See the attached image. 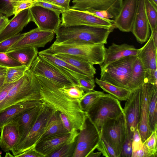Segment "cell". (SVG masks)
Masks as SVG:
<instances>
[{
  "instance_id": "47",
  "label": "cell",
  "mask_w": 157,
  "mask_h": 157,
  "mask_svg": "<svg viewBox=\"0 0 157 157\" xmlns=\"http://www.w3.org/2000/svg\"><path fill=\"white\" fill-rule=\"evenodd\" d=\"M143 143L142 142L138 126L134 132L132 142V152L140 149L142 147Z\"/></svg>"
},
{
  "instance_id": "50",
  "label": "cell",
  "mask_w": 157,
  "mask_h": 157,
  "mask_svg": "<svg viewBox=\"0 0 157 157\" xmlns=\"http://www.w3.org/2000/svg\"><path fill=\"white\" fill-rule=\"evenodd\" d=\"M85 12L101 18L114 20L113 17L106 11L91 10L84 11Z\"/></svg>"
},
{
  "instance_id": "18",
  "label": "cell",
  "mask_w": 157,
  "mask_h": 157,
  "mask_svg": "<svg viewBox=\"0 0 157 157\" xmlns=\"http://www.w3.org/2000/svg\"><path fill=\"white\" fill-rule=\"evenodd\" d=\"M30 70L36 76L45 78L62 85L69 86L73 85L59 71L42 60L38 56L33 62Z\"/></svg>"
},
{
  "instance_id": "10",
  "label": "cell",
  "mask_w": 157,
  "mask_h": 157,
  "mask_svg": "<svg viewBox=\"0 0 157 157\" xmlns=\"http://www.w3.org/2000/svg\"><path fill=\"white\" fill-rule=\"evenodd\" d=\"M61 26L86 25L110 28L113 20L101 18L84 11L69 8L61 14Z\"/></svg>"
},
{
  "instance_id": "12",
  "label": "cell",
  "mask_w": 157,
  "mask_h": 157,
  "mask_svg": "<svg viewBox=\"0 0 157 157\" xmlns=\"http://www.w3.org/2000/svg\"><path fill=\"white\" fill-rule=\"evenodd\" d=\"M31 21L40 30L55 33L61 26L60 15L55 12L39 6L29 9Z\"/></svg>"
},
{
  "instance_id": "44",
  "label": "cell",
  "mask_w": 157,
  "mask_h": 157,
  "mask_svg": "<svg viewBox=\"0 0 157 157\" xmlns=\"http://www.w3.org/2000/svg\"><path fill=\"white\" fill-rule=\"evenodd\" d=\"M132 140L128 135L127 126L125 140L119 157H132Z\"/></svg>"
},
{
  "instance_id": "57",
  "label": "cell",
  "mask_w": 157,
  "mask_h": 157,
  "mask_svg": "<svg viewBox=\"0 0 157 157\" xmlns=\"http://www.w3.org/2000/svg\"><path fill=\"white\" fill-rule=\"evenodd\" d=\"M101 152H94V151L90 153L87 157H99L101 155Z\"/></svg>"
},
{
  "instance_id": "33",
  "label": "cell",
  "mask_w": 157,
  "mask_h": 157,
  "mask_svg": "<svg viewBox=\"0 0 157 157\" xmlns=\"http://www.w3.org/2000/svg\"><path fill=\"white\" fill-rule=\"evenodd\" d=\"M105 94L102 91L94 90L86 92L83 96L78 100L79 106L81 109L86 112L101 97Z\"/></svg>"
},
{
  "instance_id": "38",
  "label": "cell",
  "mask_w": 157,
  "mask_h": 157,
  "mask_svg": "<svg viewBox=\"0 0 157 157\" xmlns=\"http://www.w3.org/2000/svg\"><path fill=\"white\" fill-rule=\"evenodd\" d=\"M36 0H12L13 14L16 15L20 12L35 6Z\"/></svg>"
},
{
  "instance_id": "55",
  "label": "cell",
  "mask_w": 157,
  "mask_h": 157,
  "mask_svg": "<svg viewBox=\"0 0 157 157\" xmlns=\"http://www.w3.org/2000/svg\"><path fill=\"white\" fill-rule=\"evenodd\" d=\"M151 33L153 36L154 43L156 48H157V29L153 31H151Z\"/></svg>"
},
{
  "instance_id": "5",
  "label": "cell",
  "mask_w": 157,
  "mask_h": 157,
  "mask_svg": "<svg viewBox=\"0 0 157 157\" xmlns=\"http://www.w3.org/2000/svg\"><path fill=\"white\" fill-rule=\"evenodd\" d=\"M104 44L61 45L53 44L48 48L40 51L52 55L64 53L82 57L93 65L100 64L104 58Z\"/></svg>"
},
{
  "instance_id": "48",
  "label": "cell",
  "mask_w": 157,
  "mask_h": 157,
  "mask_svg": "<svg viewBox=\"0 0 157 157\" xmlns=\"http://www.w3.org/2000/svg\"><path fill=\"white\" fill-rule=\"evenodd\" d=\"M18 80L12 82L4 83L0 90V103L6 97L10 89L17 83Z\"/></svg>"
},
{
  "instance_id": "54",
  "label": "cell",
  "mask_w": 157,
  "mask_h": 157,
  "mask_svg": "<svg viewBox=\"0 0 157 157\" xmlns=\"http://www.w3.org/2000/svg\"><path fill=\"white\" fill-rule=\"evenodd\" d=\"M10 21L8 18L5 16L0 14V33L4 29Z\"/></svg>"
},
{
  "instance_id": "23",
  "label": "cell",
  "mask_w": 157,
  "mask_h": 157,
  "mask_svg": "<svg viewBox=\"0 0 157 157\" xmlns=\"http://www.w3.org/2000/svg\"><path fill=\"white\" fill-rule=\"evenodd\" d=\"M139 50V48H136L132 45L126 44L118 45L113 43L108 48H105L104 59L99 64L100 68L123 57L137 56Z\"/></svg>"
},
{
  "instance_id": "37",
  "label": "cell",
  "mask_w": 157,
  "mask_h": 157,
  "mask_svg": "<svg viewBox=\"0 0 157 157\" xmlns=\"http://www.w3.org/2000/svg\"><path fill=\"white\" fill-rule=\"evenodd\" d=\"M77 140L74 142L67 143L49 155L47 157H73Z\"/></svg>"
},
{
  "instance_id": "4",
  "label": "cell",
  "mask_w": 157,
  "mask_h": 157,
  "mask_svg": "<svg viewBox=\"0 0 157 157\" xmlns=\"http://www.w3.org/2000/svg\"><path fill=\"white\" fill-rule=\"evenodd\" d=\"M87 116L100 131L108 119L115 118L123 113L117 99L109 94L100 98L86 112Z\"/></svg>"
},
{
  "instance_id": "15",
  "label": "cell",
  "mask_w": 157,
  "mask_h": 157,
  "mask_svg": "<svg viewBox=\"0 0 157 157\" xmlns=\"http://www.w3.org/2000/svg\"><path fill=\"white\" fill-rule=\"evenodd\" d=\"M156 85L144 83L141 86L140 116L138 127L143 143L152 133L148 123V106L151 94Z\"/></svg>"
},
{
  "instance_id": "31",
  "label": "cell",
  "mask_w": 157,
  "mask_h": 157,
  "mask_svg": "<svg viewBox=\"0 0 157 157\" xmlns=\"http://www.w3.org/2000/svg\"><path fill=\"white\" fill-rule=\"evenodd\" d=\"M95 82L104 91L120 101H126L130 91L126 88L115 86L97 78H96Z\"/></svg>"
},
{
  "instance_id": "20",
  "label": "cell",
  "mask_w": 157,
  "mask_h": 157,
  "mask_svg": "<svg viewBox=\"0 0 157 157\" xmlns=\"http://www.w3.org/2000/svg\"><path fill=\"white\" fill-rule=\"evenodd\" d=\"M137 56L146 70L145 78L157 71V48L151 33L146 44L139 48Z\"/></svg>"
},
{
  "instance_id": "36",
  "label": "cell",
  "mask_w": 157,
  "mask_h": 157,
  "mask_svg": "<svg viewBox=\"0 0 157 157\" xmlns=\"http://www.w3.org/2000/svg\"><path fill=\"white\" fill-rule=\"evenodd\" d=\"M146 14L151 31L157 29V6L150 0H145Z\"/></svg>"
},
{
  "instance_id": "24",
  "label": "cell",
  "mask_w": 157,
  "mask_h": 157,
  "mask_svg": "<svg viewBox=\"0 0 157 157\" xmlns=\"http://www.w3.org/2000/svg\"><path fill=\"white\" fill-rule=\"evenodd\" d=\"M18 128V122L13 120L1 127L0 146L4 151H10L18 143L20 138Z\"/></svg>"
},
{
  "instance_id": "3",
  "label": "cell",
  "mask_w": 157,
  "mask_h": 157,
  "mask_svg": "<svg viewBox=\"0 0 157 157\" xmlns=\"http://www.w3.org/2000/svg\"><path fill=\"white\" fill-rule=\"evenodd\" d=\"M41 99L39 80L29 69L18 80L6 97L0 103V111L22 101H41Z\"/></svg>"
},
{
  "instance_id": "26",
  "label": "cell",
  "mask_w": 157,
  "mask_h": 157,
  "mask_svg": "<svg viewBox=\"0 0 157 157\" xmlns=\"http://www.w3.org/2000/svg\"><path fill=\"white\" fill-rule=\"evenodd\" d=\"M43 104L40 100L24 101L12 105L0 111V132L4 124L12 120L19 113Z\"/></svg>"
},
{
  "instance_id": "14",
  "label": "cell",
  "mask_w": 157,
  "mask_h": 157,
  "mask_svg": "<svg viewBox=\"0 0 157 157\" xmlns=\"http://www.w3.org/2000/svg\"><path fill=\"white\" fill-rule=\"evenodd\" d=\"M55 33L40 30L38 27L24 33L23 36L8 51L28 47H44L53 39Z\"/></svg>"
},
{
  "instance_id": "32",
  "label": "cell",
  "mask_w": 157,
  "mask_h": 157,
  "mask_svg": "<svg viewBox=\"0 0 157 157\" xmlns=\"http://www.w3.org/2000/svg\"><path fill=\"white\" fill-rule=\"evenodd\" d=\"M157 85L151 94L148 106V123L151 132L157 129Z\"/></svg>"
},
{
  "instance_id": "51",
  "label": "cell",
  "mask_w": 157,
  "mask_h": 157,
  "mask_svg": "<svg viewBox=\"0 0 157 157\" xmlns=\"http://www.w3.org/2000/svg\"><path fill=\"white\" fill-rule=\"evenodd\" d=\"M132 157H151L147 147L143 144L140 150L132 153Z\"/></svg>"
},
{
  "instance_id": "46",
  "label": "cell",
  "mask_w": 157,
  "mask_h": 157,
  "mask_svg": "<svg viewBox=\"0 0 157 157\" xmlns=\"http://www.w3.org/2000/svg\"><path fill=\"white\" fill-rule=\"evenodd\" d=\"M94 78L86 79L81 78L78 80V86L85 92H87L94 90L95 86Z\"/></svg>"
},
{
  "instance_id": "11",
  "label": "cell",
  "mask_w": 157,
  "mask_h": 157,
  "mask_svg": "<svg viewBox=\"0 0 157 157\" xmlns=\"http://www.w3.org/2000/svg\"><path fill=\"white\" fill-rule=\"evenodd\" d=\"M141 100V86L130 91L123 109L128 134L132 140L139 121Z\"/></svg>"
},
{
  "instance_id": "21",
  "label": "cell",
  "mask_w": 157,
  "mask_h": 157,
  "mask_svg": "<svg viewBox=\"0 0 157 157\" xmlns=\"http://www.w3.org/2000/svg\"><path fill=\"white\" fill-rule=\"evenodd\" d=\"M43 104L21 112L12 119L17 121L19 124L20 138L18 142L16 145L22 141L29 134L36 121Z\"/></svg>"
},
{
  "instance_id": "43",
  "label": "cell",
  "mask_w": 157,
  "mask_h": 157,
  "mask_svg": "<svg viewBox=\"0 0 157 157\" xmlns=\"http://www.w3.org/2000/svg\"><path fill=\"white\" fill-rule=\"evenodd\" d=\"M24 33L19 34L0 42V52L6 53L10 48L23 36Z\"/></svg>"
},
{
  "instance_id": "30",
  "label": "cell",
  "mask_w": 157,
  "mask_h": 157,
  "mask_svg": "<svg viewBox=\"0 0 157 157\" xmlns=\"http://www.w3.org/2000/svg\"><path fill=\"white\" fill-rule=\"evenodd\" d=\"M67 132L61 122L59 112L53 109L45 132L40 139L64 134Z\"/></svg>"
},
{
  "instance_id": "35",
  "label": "cell",
  "mask_w": 157,
  "mask_h": 157,
  "mask_svg": "<svg viewBox=\"0 0 157 157\" xmlns=\"http://www.w3.org/2000/svg\"><path fill=\"white\" fill-rule=\"evenodd\" d=\"M59 88L68 98L74 100H79L85 93L84 91L78 85L66 86L59 84Z\"/></svg>"
},
{
  "instance_id": "13",
  "label": "cell",
  "mask_w": 157,
  "mask_h": 157,
  "mask_svg": "<svg viewBox=\"0 0 157 157\" xmlns=\"http://www.w3.org/2000/svg\"><path fill=\"white\" fill-rule=\"evenodd\" d=\"M123 0H73L72 9L82 11H106L114 19L118 15Z\"/></svg>"
},
{
  "instance_id": "7",
  "label": "cell",
  "mask_w": 157,
  "mask_h": 157,
  "mask_svg": "<svg viewBox=\"0 0 157 157\" xmlns=\"http://www.w3.org/2000/svg\"><path fill=\"white\" fill-rule=\"evenodd\" d=\"M53 109L48 105L43 104L36 121L27 137L10 150L14 156L34 147L45 132Z\"/></svg>"
},
{
  "instance_id": "34",
  "label": "cell",
  "mask_w": 157,
  "mask_h": 157,
  "mask_svg": "<svg viewBox=\"0 0 157 157\" xmlns=\"http://www.w3.org/2000/svg\"><path fill=\"white\" fill-rule=\"evenodd\" d=\"M29 69L25 65L7 68L5 83H10L18 80Z\"/></svg>"
},
{
  "instance_id": "39",
  "label": "cell",
  "mask_w": 157,
  "mask_h": 157,
  "mask_svg": "<svg viewBox=\"0 0 157 157\" xmlns=\"http://www.w3.org/2000/svg\"><path fill=\"white\" fill-rule=\"evenodd\" d=\"M97 148L106 157H117L112 147L103 138L101 137Z\"/></svg>"
},
{
  "instance_id": "40",
  "label": "cell",
  "mask_w": 157,
  "mask_h": 157,
  "mask_svg": "<svg viewBox=\"0 0 157 157\" xmlns=\"http://www.w3.org/2000/svg\"><path fill=\"white\" fill-rule=\"evenodd\" d=\"M157 129L152 132L143 143V144L145 145L148 148L151 157H157Z\"/></svg>"
},
{
  "instance_id": "6",
  "label": "cell",
  "mask_w": 157,
  "mask_h": 157,
  "mask_svg": "<svg viewBox=\"0 0 157 157\" xmlns=\"http://www.w3.org/2000/svg\"><path fill=\"white\" fill-rule=\"evenodd\" d=\"M137 56H126L101 68L100 79L127 89L133 63Z\"/></svg>"
},
{
  "instance_id": "28",
  "label": "cell",
  "mask_w": 157,
  "mask_h": 157,
  "mask_svg": "<svg viewBox=\"0 0 157 157\" xmlns=\"http://www.w3.org/2000/svg\"><path fill=\"white\" fill-rule=\"evenodd\" d=\"M37 48L28 47L7 51L6 53L30 69L32 64L38 56Z\"/></svg>"
},
{
  "instance_id": "9",
  "label": "cell",
  "mask_w": 157,
  "mask_h": 157,
  "mask_svg": "<svg viewBox=\"0 0 157 157\" xmlns=\"http://www.w3.org/2000/svg\"><path fill=\"white\" fill-rule=\"evenodd\" d=\"M79 131L73 157H87L97 148L101 138L100 132L87 116Z\"/></svg>"
},
{
  "instance_id": "42",
  "label": "cell",
  "mask_w": 157,
  "mask_h": 157,
  "mask_svg": "<svg viewBox=\"0 0 157 157\" xmlns=\"http://www.w3.org/2000/svg\"><path fill=\"white\" fill-rule=\"evenodd\" d=\"M35 6H40L52 10L59 15L65 10L62 7L46 0H36Z\"/></svg>"
},
{
  "instance_id": "27",
  "label": "cell",
  "mask_w": 157,
  "mask_h": 157,
  "mask_svg": "<svg viewBox=\"0 0 157 157\" xmlns=\"http://www.w3.org/2000/svg\"><path fill=\"white\" fill-rule=\"evenodd\" d=\"M53 55L68 63L88 76L94 77L96 73V69L93 65L81 57L64 53Z\"/></svg>"
},
{
  "instance_id": "41",
  "label": "cell",
  "mask_w": 157,
  "mask_h": 157,
  "mask_svg": "<svg viewBox=\"0 0 157 157\" xmlns=\"http://www.w3.org/2000/svg\"><path fill=\"white\" fill-rule=\"evenodd\" d=\"M0 65L7 68L23 65L6 53L0 52Z\"/></svg>"
},
{
  "instance_id": "49",
  "label": "cell",
  "mask_w": 157,
  "mask_h": 157,
  "mask_svg": "<svg viewBox=\"0 0 157 157\" xmlns=\"http://www.w3.org/2000/svg\"><path fill=\"white\" fill-rule=\"evenodd\" d=\"M14 157H44L36 151L34 147L28 150L19 154L14 156Z\"/></svg>"
},
{
  "instance_id": "2",
  "label": "cell",
  "mask_w": 157,
  "mask_h": 157,
  "mask_svg": "<svg viewBox=\"0 0 157 157\" xmlns=\"http://www.w3.org/2000/svg\"><path fill=\"white\" fill-rule=\"evenodd\" d=\"M115 27L86 25L60 26L55 32L53 44L61 45L106 44L109 35Z\"/></svg>"
},
{
  "instance_id": "61",
  "label": "cell",
  "mask_w": 157,
  "mask_h": 157,
  "mask_svg": "<svg viewBox=\"0 0 157 157\" xmlns=\"http://www.w3.org/2000/svg\"><path fill=\"white\" fill-rule=\"evenodd\" d=\"M2 156H1V153L0 151V157H1Z\"/></svg>"
},
{
  "instance_id": "56",
  "label": "cell",
  "mask_w": 157,
  "mask_h": 157,
  "mask_svg": "<svg viewBox=\"0 0 157 157\" xmlns=\"http://www.w3.org/2000/svg\"><path fill=\"white\" fill-rule=\"evenodd\" d=\"M6 73L0 74V90L5 83V82Z\"/></svg>"
},
{
  "instance_id": "60",
  "label": "cell",
  "mask_w": 157,
  "mask_h": 157,
  "mask_svg": "<svg viewBox=\"0 0 157 157\" xmlns=\"http://www.w3.org/2000/svg\"><path fill=\"white\" fill-rule=\"evenodd\" d=\"M155 6H157V0H150Z\"/></svg>"
},
{
  "instance_id": "58",
  "label": "cell",
  "mask_w": 157,
  "mask_h": 157,
  "mask_svg": "<svg viewBox=\"0 0 157 157\" xmlns=\"http://www.w3.org/2000/svg\"><path fill=\"white\" fill-rule=\"evenodd\" d=\"M7 68L0 65V74L6 73Z\"/></svg>"
},
{
  "instance_id": "19",
  "label": "cell",
  "mask_w": 157,
  "mask_h": 157,
  "mask_svg": "<svg viewBox=\"0 0 157 157\" xmlns=\"http://www.w3.org/2000/svg\"><path fill=\"white\" fill-rule=\"evenodd\" d=\"M131 32L137 41L141 44L146 42L149 37V25L146 14L145 0H138Z\"/></svg>"
},
{
  "instance_id": "22",
  "label": "cell",
  "mask_w": 157,
  "mask_h": 157,
  "mask_svg": "<svg viewBox=\"0 0 157 157\" xmlns=\"http://www.w3.org/2000/svg\"><path fill=\"white\" fill-rule=\"evenodd\" d=\"M31 21L29 9L24 10L14 15L0 33V42L19 34Z\"/></svg>"
},
{
  "instance_id": "52",
  "label": "cell",
  "mask_w": 157,
  "mask_h": 157,
  "mask_svg": "<svg viewBox=\"0 0 157 157\" xmlns=\"http://www.w3.org/2000/svg\"><path fill=\"white\" fill-rule=\"evenodd\" d=\"M59 116L62 123L65 128L67 132H71L73 128L68 118L64 114L60 112Z\"/></svg>"
},
{
  "instance_id": "45",
  "label": "cell",
  "mask_w": 157,
  "mask_h": 157,
  "mask_svg": "<svg viewBox=\"0 0 157 157\" xmlns=\"http://www.w3.org/2000/svg\"><path fill=\"white\" fill-rule=\"evenodd\" d=\"M0 14L8 17L14 15L12 0H0Z\"/></svg>"
},
{
  "instance_id": "29",
  "label": "cell",
  "mask_w": 157,
  "mask_h": 157,
  "mask_svg": "<svg viewBox=\"0 0 157 157\" xmlns=\"http://www.w3.org/2000/svg\"><path fill=\"white\" fill-rule=\"evenodd\" d=\"M145 72L143 64L137 57L133 64L127 89L131 91L141 87L144 83Z\"/></svg>"
},
{
  "instance_id": "59",
  "label": "cell",
  "mask_w": 157,
  "mask_h": 157,
  "mask_svg": "<svg viewBox=\"0 0 157 157\" xmlns=\"http://www.w3.org/2000/svg\"><path fill=\"white\" fill-rule=\"evenodd\" d=\"M5 157H14V156L11 155L10 152H6Z\"/></svg>"
},
{
  "instance_id": "1",
  "label": "cell",
  "mask_w": 157,
  "mask_h": 157,
  "mask_svg": "<svg viewBox=\"0 0 157 157\" xmlns=\"http://www.w3.org/2000/svg\"><path fill=\"white\" fill-rule=\"evenodd\" d=\"M36 76L40 86L41 101L66 115L70 121L73 128L80 129L87 115L80 108L78 100L72 99L65 95L59 90V83L45 78Z\"/></svg>"
},
{
  "instance_id": "17",
  "label": "cell",
  "mask_w": 157,
  "mask_h": 157,
  "mask_svg": "<svg viewBox=\"0 0 157 157\" xmlns=\"http://www.w3.org/2000/svg\"><path fill=\"white\" fill-rule=\"evenodd\" d=\"M138 0H123L119 12L113 24L120 31L131 32L138 6Z\"/></svg>"
},
{
  "instance_id": "16",
  "label": "cell",
  "mask_w": 157,
  "mask_h": 157,
  "mask_svg": "<svg viewBox=\"0 0 157 157\" xmlns=\"http://www.w3.org/2000/svg\"><path fill=\"white\" fill-rule=\"evenodd\" d=\"M38 56L45 62L51 65L63 75L73 85H78V80L81 78H94L85 75L81 71L65 61L54 56L40 52Z\"/></svg>"
},
{
  "instance_id": "25",
  "label": "cell",
  "mask_w": 157,
  "mask_h": 157,
  "mask_svg": "<svg viewBox=\"0 0 157 157\" xmlns=\"http://www.w3.org/2000/svg\"><path fill=\"white\" fill-rule=\"evenodd\" d=\"M71 132L41 139L35 145L34 148L44 157H47L65 144Z\"/></svg>"
},
{
  "instance_id": "53",
  "label": "cell",
  "mask_w": 157,
  "mask_h": 157,
  "mask_svg": "<svg viewBox=\"0 0 157 157\" xmlns=\"http://www.w3.org/2000/svg\"><path fill=\"white\" fill-rule=\"evenodd\" d=\"M54 3L63 8L65 10L70 8V2L71 0H46Z\"/></svg>"
},
{
  "instance_id": "8",
  "label": "cell",
  "mask_w": 157,
  "mask_h": 157,
  "mask_svg": "<svg viewBox=\"0 0 157 157\" xmlns=\"http://www.w3.org/2000/svg\"><path fill=\"white\" fill-rule=\"evenodd\" d=\"M126 127L123 113L116 118L107 119L100 131L101 137L114 149L117 157H119L125 140Z\"/></svg>"
}]
</instances>
